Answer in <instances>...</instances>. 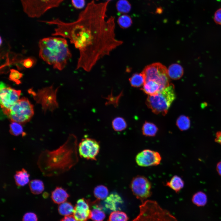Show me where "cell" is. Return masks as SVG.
Instances as JSON below:
<instances>
[{
  "label": "cell",
  "mask_w": 221,
  "mask_h": 221,
  "mask_svg": "<svg viewBox=\"0 0 221 221\" xmlns=\"http://www.w3.org/2000/svg\"><path fill=\"white\" fill-rule=\"evenodd\" d=\"M110 2L92 0L73 22H65L58 18L39 21L56 25L52 35L68 39L79 50L76 70L90 72L100 59L109 55L123 43L115 37L114 17L107 16Z\"/></svg>",
  "instance_id": "obj_1"
},
{
  "label": "cell",
  "mask_w": 221,
  "mask_h": 221,
  "mask_svg": "<svg viewBox=\"0 0 221 221\" xmlns=\"http://www.w3.org/2000/svg\"><path fill=\"white\" fill-rule=\"evenodd\" d=\"M77 147V138L71 134L57 149L42 151L37 161L42 174L45 176H56L70 169L78 162Z\"/></svg>",
  "instance_id": "obj_2"
},
{
  "label": "cell",
  "mask_w": 221,
  "mask_h": 221,
  "mask_svg": "<svg viewBox=\"0 0 221 221\" xmlns=\"http://www.w3.org/2000/svg\"><path fill=\"white\" fill-rule=\"evenodd\" d=\"M39 56L53 68L61 71L72 57L67 40L64 38L50 37L40 40Z\"/></svg>",
  "instance_id": "obj_3"
},
{
  "label": "cell",
  "mask_w": 221,
  "mask_h": 221,
  "mask_svg": "<svg viewBox=\"0 0 221 221\" xmlns=\"http://www.w3.org/2000/svg\"><path fill=\"white\" fill-rule=\"evenodd\" d=\"M139 213L132 221H177L167 210L155 201L148 200L139 206Z\"/></svg>",
  "instance_id": "obj_4"
},
{
  "label": "cell",
  "mask_w": 221,
  "mask_h": 221,
  "mask_svg": "<svg viewBox=\"0 0 221 221\" xmlns=\"http://www.w3.org/2000/svg\"><path fill=\"white\" fill-rule=\"evenodd\" d=\"M176 98L174 86L170 83L157 94L148 95L145 103L153 113L165 116Z\"/></svg>",
  "instance_id": "obj_5"
},
{
  "label": "cell",
  "mask_w": 221,
  "mask_h": 221,
  "mask_svg": "<svg viewBox=\"0 0 221 221\" xmlns=\"http://www.w3.org/2000/svg\"><path fill=\"white\" fill-rule=\"evenodd\" d=\"M2 112L11 122L21 124L29 121L34 114L33 105L25 97L20 99L10 108Z\"/></svg>",
  "instance_id": "obj_6"
},
{
  "label": "cell",
  "mask_w": 221,
  "mask_h": 221,
  "mask_svg": "<svg viewBox=\"0 0 221 221\" xmlns=\"http://www.w3.org/2000/svg\"><path fill=\"white\" fill-rule=\"evenodd\" d=\"M64 0H20L24 12L29 17L38 18L48 10L58 7Z\"/></svg>",
  "instance_id": "obj_7"
},
{
  "label": "cell",
  "mask_w": 221,
  "mask_h": 221,
  "mask_svg": "<svg viewBox=\"0 0 221 221\" xmlns=\"http://www.w3.org/2000/svg\"><path fill=\"white\" fill-rule=\"evenodd\" d=\"M57 89H54L52 86L39 90L37 93L32 89H29V91L33 95L37 103L41 105L43 110L45 112L48 110L52 111L58 107L56 100Z\"/></svg>",
  "instance_id": "obj_8"
},
{
  "label": "cell",
  "mask_w": 221,
  "mask_h": 221,
  "mask_svg": "<svg viewBox=\"0 0 221 221\" xmlns=\"http://www.w3.org/2000/svg\"><path fill=\"white\" fill-rule=\"evenodd\" d=\"M142 73L143 74L145 81L153 80L157 82L161 88L165 87L169 84V78L166 67L159 63L149 65L145 67Z\"/></svg>",
  "instance_id": "obj_9"
},
{
  "label": "cell",
  "mask_w": 221,
  "mask_h": 221,
  "mask_svg": "<svg viewBox=\"0 0 221 221\" xmlns=\"http://www.w3.org/2000/svg\"><path fill=\"white\" fill-rule=\"evenodd\" d=\"M130 188L133 194L142 202L151 194V184L145 177L138 176L132 180Z\"/></svg>",
  "instance_id": "obj_10"
},
{
  "label": "cell",
  "mask_w": 221,
  "mask_h": 221,
  "mask_svg": "<svg viewBox=\"0 0 221 221\" xmlns=\"http://www.w3.org/2000/svg\"><path fill=\"white\" fill-rule=\"evenodd\" d=\"M0 102L2 111L10 108L19 99L21 91L0 83Z\"/></svg>",
  "instance_id": "obj_11"
},
{
  "label": "cell",
  "mask_w": 221,
  "mask_h": 221,
  "mask_svg": "<svg viewBox=\"0 0 221 221\" xmlns=\"http://www.w3.org/2000/svg\"><path fill=\"white\" fill-rule=\"evenodd\" d=\"M99 143L94 139L85 138L83 139L78 145V151L81 157L96 160L100 150Z\"/></svg>",
  "instance_id": "obj_12"
},
{
  "label": "cell",
  "mask_w": 221,
  "mask_h": 221,
  "mask_svg": "<svg viewBox=\"0 0 221 221\" xmlns=\"http://www.w3.org/2000/svg\"><path fill=\"white\" fill-rule=\"evenodd\" d=\"M161 157L157 152L146 149L138 154L135 160L138 165L141 167L156 166L160 164Z\"/></svg>",
  "instance_id": "obj_13"
},
{
  "label": "cell",
  "mask_w": 221,
  "mask_h": 221,
  "mask_svg": "<svg viewBox=\"0 0 221 221\" xmlns=\"http://www.w3.org/2000/svg\"><path fill=\"white\" fill-rule=\"evenodd\" d=\"M123 201L120 196L116 192L111 193L99 205L103 210L110 212L119 211Z\"/></svg>",
  "instance_id": "obj_14"
},
{
  "label": "cell",
  "mask_w": 221,
  "mask_h": 221,
  "mask_svg": "<svg viewBox=\"0 0 221 221\" xmlns=\"http://www.w3.org/2000/svg\"><path fill=\"white\" fill-rule=\"evenodd\" d=\"M91 213L88 201L83 198L79 199L74 207V218L78 221H87L90 219Z\"/></svg>",
  "instance_id": "obj_15"
},
{
  "label": "cell",
  "mask_w": 221,
  "mask_h": 221,
  "mask_svg": "<svg viewBox=\"0 0 221 221\" xmlns=\"http://www.w3.org/2000/svg\"><path fill=\"white\" fill-rule=\"evenodd\" d=\"M69 195L65 190L61 187H57L52 191L51 198L55 204H60L66 202Z\"/></svg>",
  "instance_id": "obj_16"
},
{
  "label": "cell",
  "mask_w": 221,
  "mask_h": 221,
  "mask_svg": "<svg viewBox=\"0 0 221 221\" xmlns=\"http://www.w3.org/2000/svg\"><path fill=\"white\" fill-rule=\"evenodd\" d=\"M141 89L148 95L152 96L157 94L161 91L158 83L153 80L145 81Z\"/></svg>",
  "instance_id": "obj_17"
},
{
  "label": "cell",
  "mask_w": 221,
  "mask_h": 221,
  "mask_svg": "<svg viewBox=\"0 0 221 221\" xmlns=\"http://www.w3.org/2000/svg\"><path fill=\"white\" fill-rule=\"evenodd\" d=\"M29 174L24 169L17 171L14 176L16 185L19 187L25 186L29 182Z\"/></svg>",
  "instance_id": "obj_18"
},
{
  "label": "cell",
  "mask_w": 221,
  "mask_h": 221,
  "mask_svg": "<svg viewBox=\"0 0 221 221\" xmlns=\"http://www.w3.org/2000/svg\"><path fill=\"white\" fill-rule=\"evenodd\" d=\"M183 73V68L178 64H171L167 69V74L169 78L173 80L180 79L182 76Z\"/></svg>",
  "instance_id": "obj_19"
},
{
  "label": "cell",
  "mask_w": 221,
  "mask_h": 221,
  "mask_svg": "<svg viewBox=\"0 0 221 221\" xmlns=\"http://www.w3.org/2000/svg\"><path fill=\"white\" fill-rule=\"evenodd\" d=\"M97 202H94V205L91 211L90 219L94 221H102L106 217L104 211L102 209Z\"/></svg>",
  "instance_id": "obj_20"
},
{
  "label": "cell",
  "mask_w": 221,
  "mask_h": 221,
  "mask_svg": "<svg viewBox=\"0 0 221 221\" xmlns=\"http://www.w3.org/2000/svg\"><path fill=\"white\" fill-rule=\"evenodd\" d=\"M165 184L166 186L169 187L177 193L183 188L184 183L181 177L175 175L173 176L169 181H167Z\"/></svg>",
  "instance_id": "obj_21"
},
{
  "label": "cell",
  "mask_w": 221,
  "mask_h": 221,
  "mask_svg": "<svg viewBox=\"0 0 221 221\" xmlns=\"http://www.w3.org/2000/svg\"><path fill=\"white\" fill-rule=\"evenodd\" d=\"M142 131L143 135L148 137H153L157 133L158 128L154 124L145 121L143 125Z\"/></svg>",
  "instance_id": "obj_22"
},
{
  "label": "cell",
  "mask_w": 221,
  "mask_h": 221,
  "mask_svg": "<svg viewBox=\"0 0 221 221\" xmlns=\"http://www.w3.org/2000/svg\"><path fill=\"white\" fill-rule=\"evenodd\" d=\"M29 185L31 192L35 195L40 194L44 189V183L40 180H32L29 182Z\"/></svg>",
  "instance_id": "obj_23"
},
{
  "label": "cell",
  "mask_w": 221,
  "mask_h": 221,
  "mask_svg": "<svg viewBox=\"0 0 221 221\" xmlns=\"http://www.w3.org/2000/svg\"><path fill=\"white\" fill-rule=\"evenodd\" d=\"M93 193L95 196L98 200H103L108 196L109 191L106 186L100 185L95 188Z\"/></svg>",
  "instance_id": "obj_24"
},
{
  "label": "cell",
  "mask_w": 221,
  "mask_h": 221,
  "mask_svg": "<svg viewBox=\"0 0 221 221\" xmlns=\"http://www.w3.org/2000/svg\"><path fill=\"white\" fill-rule=\"evenodd\" d=\"M131 85L134 87H139L143 85L145 82V79L142 73H135L129 79Z\"/></svg>",
  "instance_id": "obj_25"
},
{
  "label": "cell",
  "mask_w": 221,
  "mask_h": 221,
  "mask_svg": "<svg viewBox=\"0 0 221 221\" xmlns=\"http://www.w3.org/2000/svg\"><path fill=\"white\" fill-rule=\"evenodd\" d=\"M193 203L199 207L205 205L207 201L206 194L202 192H199L195 193L192 198Z\"/></svg>",
  "instance_id": "obj_26"
},
{
  "label": "cell",
  "mask_w": 221,
  "mask_h": 221,
  "mask_svg": "<svg viewBox=\"0 0 221 221\" xmlns=\"http://www.w3.org/2000/svg\"><path fill=\"white\" fill-rule=\"evenodd\" d=\"M74 210V207L72 204L67 202L60 204L58 208L59 213L64 216L71 215L73 213Z\"/></svg>",
  "instance_id": "obj_27"
},
{
  "label": "cell",
  "mask_w": 221,
  "mask_h": 221,
  "mask_svg": "<svg viewBox=\"0 0 221 221\" xmlns=\"http://www.w3.org/2000/svg\"><path fill=\"white\" fill-rule=\"evenodd\" d=\"M176 124L179 129L181 131L188 130L190 126V121L188 116L181 115L177 118Z\"/></svg>",
  "instance_id": "obj_28"
},
{
  "label": "cell",
  "mask_w": 221,
  "mask_h": 221,
  "mask_svg": "<svg viewBox=\"0 0 221 221\" xmlns=\"http://www.w3.org/2000/svg\"><path fill=\"white\" fill-rule=\"evenodd\" d=\"M116 9L118 13L126 14L129 13L131 8V5L127 0H119L116 5Z\"/></svg>",
  "instance_id": "obj_29"
},
{
  "label": "cell",
  "mask_w": 221,
  "mask_h": 221,
  "mask_svg": "<svg viewBox=\"0 0 221 221\" xmlns=\"http://www.w3.org/2000/svg\"><path fill=\"white\" fill-rule=\"evenodd\" d=\"M112 126L114 130L117 131H120L124 130L126 128L127 125L123 118L117 117L113 120Z\"/></svg>",
  "instance_id": "obj_30"
},
{
  "label": "cell",
  "mask_w": 221,
  "mask_h": 221,
  "mask_svg": "<svg viewBox=\"0 0 221 221\" xmlns=\"http://www.w3.org/2000/svg\"><path fill=\"white\" fill-rule=\"evenodd\" d=\"M128 217L125 212L119 211H114L110 213L108 221H127Z\"/></svg>",
  "instance_id": "obj_31"
},
{
  "label": "cell",
  "mask_w": 221,
  "mask_h": 221,
  "mask_svg": "<svg viewBox=\"0 0 221 221\" xmlns=\"http://www.w3.org/2000/svg\"><path fill=\"white\" fill-rule=\"evenodd\" d=\"M10 132L12 135L16 136L25 135L21 124L14 122H11L10 125Z\"/></svg>",
  "instance_id": "obj_32"
},
{
  "label": "cell",
  "mask_w": 221,
  "mask_h": 221,
  "mask_svg": "<svg viewBox=\"0 0 221 221\" xmlns=\"http://www.w3.org/2000/svg\"><path fill=\"white\" fill-rule=\"evenodd\" d=\"M119 26L122 29H126L129 27L132 24V20L130 17L126 14L120 16L117 20Z\"/></svg>",
  "instance_id": "obj_33"
},
{
  "label": "cell",
  "mask_w": 221,
  "mask_h": 221,
  "mask_svg": "<svg viewBox=\"0 0 221 221\" xmlns=\"http://www.w3.org/2000/svg\"><path fill=\"white\" fill-rule=\"evenodd\" d=\"M10 73L9 79L17 84L21 83V79L23 76V74L18 71L13 69L10 70Z\"/></svg>",
  "instance_id": "obj_34"
},
{
  "label": "cell",
  "mask_w": 221,
  "mask_h": 221,
  "mask_svg": "<svg viewBox=\"0 0 221 221\" xmlns=\"http://www.w3.org/2000/svg\"><path fill=\"white\" fill-rule=\"evenodd\" d=\"M38 218L36 215L32 212L25 213L24 215L22 221H37Z\"/></svg>",
  "instance_id": "obj_35"
},
{
  "label": "cell",
  "mask_w": 221,
  "mask_h": 221,
  "mask_svg": "<svg viewBox=\"0 0 221 221\" xmlns=\"http://www.w3.org/2000/svg\"><path fill=\"white\" fill-rule=\"evenodd\" d=\"M73 6L76 9H81L85 7V0H71Z\"/></svg>",
  "instance_id": "obj_36"
},
{
  "label": "cell",
  "mask_w": 221,
  "mask_h": 221,
  "mask_svg": "<svg viewBox=\"0 0 221 221\" xmlns=\"http://www.w3.org/2000/svg\"><path fill=\"white\" fill-rule=\"evenodd\" d=\"M35 62L34 58L29 57L23 59L22 63L23 66L25 68H29L33 66Z\"/></svg>",
  "instance_id": "obj_37"
},
{
  "label": "cell",
  "mask_w": 221,
  "mask_h": 221,
  "mask_svg": "<svg viewBox=\"0 0 221 221\" xmlns=\"http://www.w3.org/2000/svg\"><path fill=\"white\" fill-rule=\"evenodd\" d=\"M214 20L216 24L221 25V8L217 10L215 13Z\"/></svg>",
  "instance_id": "obj_38"
},
{
  "label": "cell",
  "mask_w": 221,
  "mask_h": 221,
  "mask_svg": "<svg viewBox=\"0 0 221 221\" xmlns=\"http://www.w3.org/2000/svg\"><path fill=\"white\" fill-rule=\"evenodd\" d=\"M60 221H78L74 217L73 215L65 216Z\"/></svg>",
  "instance_id": "obj_39"
},
{
  "label": "cell",
  "mask_w": 221,
  "mask_h": 221,
  "mask_svg": "<svg viewBox=\"0 0 221 221\" xmlns=\"http://www.w3.org/2000/svg\"><path fill=\"white\" fill-rule=\"evenodd\" d=\"M215 140L216 142L221 145V131L216 133Z\"/></svg>",
  "instance_id": "obj_40"
},
{
  "label": "cell",
  "mask_w": 221,
  "mask_h": 221,
  "mask_svg": "<svg viewBox=\"0 0 221 221\" xmlns=\"http://www.w3.org/2000/svg\"><path fill=\"white\" fill-rule=\"evenodd\" d=\"M216 170L219 174L221 176V161L217 164Z\"/></svg>",
  "instance_id": "obj_41"
},
{
  "label": "cell",
  "mask_w": 221,
  "mask_h": 221,
  "mask_svg": "<svg viewBox=\"0 0 221 221\" xmlns=\"http://www.w3.org/2000/svg\"><path fill=\"white\" fill-rule=\"evenodd\" d=\"M2 43V39L1 37H0V45H1Z\"/></svg>",
  "instance_id": "obj_42"
},
{
  "label": "cell",
  "mask_w": 221,
  "mask_h": 221,
  "mask_svg": "<svg viewBox=\"0 0 221 221\" xmlns=\"http://www.w3.org/2000/svg\"><path fill=\"white\" fill-rule=\"evenodd\" d=\"M106 0V1H110H110H112V0Z\"/></svg>",
  "instance_id": "obj_43"
}]
</instances>
